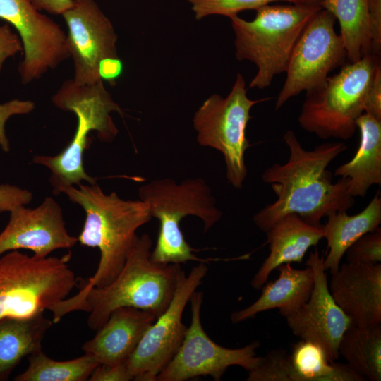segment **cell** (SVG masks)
I'll use <instances>...</instances> for the list:
<instances>
[{
  "label": "cell",
  "instance_id": "obj_23",
  "mask_svg": "<svg viewBox=\"0 0 381 381\" xmlns=\"http://www.w3.org/2000/svg\"><path fill=\"white\" fill-rule=\"evenodd\" d=\"M52 324L44 313L0 320V381L7 380L25 357L42 350L43 339Z\"/></svg>",
  "mask_w": 381,
  "mask_h": 381
},
{
  "label": "cell",
  "instance_id": "obj_14",
  "mask_svg": "<svg viewBox=\"0 0 381 381\" xmlns=\"http://www.w3.org/2000/svg\"><path fill=\"white\" fill-rule=\"evenodd\" d=\"M68 32L66 41L73 63V82L92 85L101 80L99 67L107 58L119 57L118 35L95 0H73L62 13Z\"/></svg>",
  "mask_w": 381,
  "mask_h": 381
},
{
  "label": "cell",
  "instance_id": "obj_3",
  "mask_svg": "<svg viewBox=\"0 0 381 381\" xmlns=\"http://www.w3.org/2000/svg\"><path fill=\"white\" fill-rule=\"evenodd\" d=\"M59 193L66 194L85 212L78 241L100 253L95 272L71 297L78 299L91 288L106 286L116 278L138 236L136 231L152 217L142 200H123L116 192L107 194L97 183L66 186Z\"/></svg>",
  "mask_w": 381,
  "mask_h": 381
},
{
  "label": "cell",
  "instance_id": "obj_32",
  "mask_svg": "<svg viewBox=\"0 0 381 381\" xmlns=\"http://www.w3.org/2000/svg\"><path fill=\"white\" fill-rule=\"evenodd\" d=\"M32 193L16 185L0 184V213L10 212L22 205L30 203Z\"/></svg>",
  "mask_w": 381,
  "mask_h": 381
},
{
  "label": "cell",
  "instance_id": "obj_30",
  "mask_svg": "<svg viewBox=\"0 0 381 381\" xmlns=\"http://www.w3.org/2000/svg\"><path fill=\"white\" fill-rule=\"evenodd\" d=\"M346 262L380 263L381 262V229L364 234L346 251Z\"/></svg>",
  "mask_w": 381,
  "mask_h": 381
},
{
  "label": "cell",
  "instance_id": "obj_15",
  "mask_svg": "<svg viewBox=\"0 0 381 381\" xmlns=\"http://www.w3.org/2000/svg\"><path fill=\"white\" fill-rule=\"evenodd\" d=\"M323 259L317 249L310 253L306 265L312 267L315 276L311 294L303 304L285 318L294 335L319 344L329 360L335 361L339 356L341 337L353 323L329 291Z\"/></svg>",
  "mask_w": 381,
  "mask_h": 381
},
{
  "label": "cell",
  "instance_id": "obj_31",
  "mask_svg": "<svg viewBox=\"0 0 381 381\" xmlns=\"http://www.w3.org/2000/svg\"><path fill=\"white\" fill-rule=\"evenodd\" d=\"M35 108V104L31 100L14 99L0 104V147L2 151H10L11 145L6 133L7 121L15 115L31 113Z\"/></svg>",
  "mask_w": 381,
  "mask_h": 381
},
{
  "label": "cell",
  "instance_id": "obj_6",
  "mask_svg": "<svg viewBox=\"0 0 381 381\" xmlns=\"http://www.w3.org/2000/svg\"><path fill=\"white\" fill-rule=\"evenodd\" d=\"M320 6L306 4H267L255 9V17L246 20L230 18L235 34V56L257 67L249 87H268L275 75L285 73L301 34Z\"/></svg>",
  "mask_w": 381,
  "mask_h": 381
},
{
  "label": "cell",
  "instance_id": "obj_24",
  "mask_svg": "<svg viewBox=\"0 0 381 381\" xmlns=\"http://www.w3.org/2000/svg\"><path fill=\"white\" fill-rule=\"evenodd\" d=\"M320 6L339 21L349 62L371 54L368 0H322Z\"/></svg>",
  "mask_w": 381,
  "mask_h": 381
},
{
  "label": "cell",
  "instance_id": "obj_38",
  "mask_svg": "<svg viewBox=\"0 0 381 381\" xmlns=\"http://www.w3.org/2000/svg\"><path fill=\"white\" fill-rule=\"evenodd\" d=\"M40 11H44L54 15H62L69 8L73 0H30Z\"/></svg>",
  "mask_w": 381,
  "mask_h": 381
},
{
  "label": "cell",
  "instance_id": "obj_26",
  "mask_svg": "<svg viewBox=\"0 0 381 381\" xmlns=\"http://www.w3.org/2000/svg\"><path fill=\"white\" fill-rule=\"evenodd\" d=\"M339 356L365 380H381V325L363 327L353 325L344 334Z\"/></svg>",
  "mask_w": 381,
  "mask_h": 381
},
{
  "label": "cell",
  "instance_id": "obj_19",
  "mask_svg": "<svg viewBox=\"0 0 381 381\" xmlns=\"http://www.w3.org/2000/svg\"><path fill=\"white\" fill-rule=\"evenodd\" d=\"M265 233L270 253L251 280L252 287L257 290L279 266L301 262L308 249L323 238L322 224H309L296 214L284 215Z\"/></svg>",
  "mask_w": 381,
  "mask_h": 381
},
{
  "label": "cell",
  "instance_id": "obj_13",
  "mask_svg": "<svg viewBox=\"0 0 381 381\" xmlns=\"http://www.w3.org/2000/svg\"><path fill=\"white\" fill-rule=\"evenodd\" d=\"M0 18L22 41L23 57L18 71L23 84L40 78L70 57L66 33L30 0H0Z\"/></svg>",
  "mask_w": 381,
  "mask_h": 381
},
{
  "label": "cell",
  "instance_id": "obj_22",
  "mask_svg": "<svg viewBox=\"0 0 381 381\" xmlns=\"http://www.w3.org/2000/svg\"><path fill=\"white\" fill-rule=\"evenodd\" d=\"M322 225L323 238L327 241V253L323 268L335 272L347 249L360 237L373 231L381 224V197L377 193L369 204L359 213L349 215L346 212L329 214Z\"/></svg>",
  "mask_w": 381,
  "mask_h": 381
},
{
  "label": "cell",
  "instance_id": "obj_20",
  "mask_svg": "<svg viewBox=\"0 0 381 381\" xmlns=\"http://www.w3.org/2000/svg\"><path fill=\"white\" fill-rule=\"evenodd\" d=\"M306 266L305 269H296L289 263L279 266L278 278L262 286L261 295L255 302L233 312L231 322H243L260 313L275 308L284 318L296 310L308 299L314 285L313 270Z\"/></svg>",
  "mask_w": 381,
  "mask_h": 381
},
{
  "label": "cell",
  "instance_id": "obj_4",
  "mask_svg": "<svg viewBox=\"0 0 381 381\" xmlns=\"http://www.w3.org/2000/svg\"><path fill=\"white\" fill-rule=\"evenodd\" d=\"M57 108L73 113L77 118L74 135L65 149L55 156L35 155L32 162L51 171L49 182L53 193L68 186L85 181L97 183L84 169L83 155L87 148L89 134L95 131L99 140L111 142L118 129L111 116L112 112L122 114L101 80L92 85H77L72 79L64 81L52 98Z\"/></svg>",
  "mask_w": 381,
  "mask_h": 381
},
{
  "label": "cell",
  "instance_id": "obj_35",
  "mask_svg": "<svg viewBox=\"0 0 381 381\" xmlns=\"http://www.w3.org/2000/svg\"><path fill=\"white\" fill-rule=\"evenodd\" d=\"M364 113L381 121V65L375 71L371 83L367 91Z\"/></svg>",
  "mask_w": 381,
  "mask_h": 381
},
{
  "label": "cell",
  "instance_id": "obj_27",
  "mask_svg": "<svg viewBox=\"0 0 381 381\" xmlns=\"http://www.w3.org/2000/svg\"><path fill=\"white\" fill-rule=\"evenodd\" d=\"M25 370L15 377L16 381H85L99 363L88 354L76 358L56 361L42 350L28 356Z\"/></svg>",
  "mask_w": 381,
  "mask_h": 381
},
{
  "label": "cell",
  "instance_id": "obj_9",
  "mask_svg": "<svg viewBox=\"0 0 381 381\" xmlns=\"http://www.w3.org/2000/svg\"><path fill=\"white\" fill-rule=\"evenodd\" d=\"M270 98L251 99L247 96L246 81L238 73L226 97L213 94L195 111L193 123L197 141L219 151L226 164L228 181L241 188L247 176L245 152L250 146L246 130L251 119L250 109Z\"/></svg>",
  "mask_w": 381,
  "mask_h": 381
},
{
  "label": "cell",
  "instance_id": "obj_21",
  "mask_svg": "<svg viewBox=\"0 0 381 381\" xmlns=\"http://www.w3.org/2000/svg\"><path fill=\"white\" fill-rule=\"evenodd\" d=\"M358 150L351 160L337 168L334 176L348 179V193L364 198L372 186L381 184V121L363 113L356 121Z\"/></svg>",
  "mask_w": 381,
  "mask_h": 381
},
{
  "label": "cell",
  "instance_id": "obj_16",
  "mask_svg": "<svg viewBox=\"0 0 381 381\" xmlns=\"http://www.w3.org/2000/svg\"><path fill=\"white\" fill-rule=\"evenodd\" d=\"M22 205L11 211L8 224L0 233V257L19 249L44 258L58 249L73 248L78 238L68 234L61 207L46 197L35 208Z\"/></svg>",
  "mask_w": 381,
  "mask_h": 381
},
{
  "label": "cell",
  "instance_id": "obj_39",
  "mask_svg": "<svg viewBox=\"0 0 381 381\" xmlns=\"http://www.w3.org/2000/svg\"><path fill=\"white\" fill-rule=\"evenodd\" d=\"M322 0H303V4L320 6Z\"/></svg>",
  "mask_w": 381,
  "mask_h": 381
},
{
  "label": "cell",
  "instance_id": "obj_1",
  "mask_svg": "<svg viewBox=\"0 0 381 381\" xmlns=\"http://www.w3.org/2000/svg\"><path fill=\"white\" fill-rule=\"evenodd\" d=\"M283 139L289 157L284 164L274 163L262 174V181L277 200L253 217L255 226L265 232L287 214H296L309 224L320 226V220L336 212H347L355 203L348 193V179L332 181L329 164L347 147L341 142H328L313 150L304 149L295 133L288 130Z\"/></svg>",
  "mask_w": 381,
  "mask_h": 381
},
{
  "label": "cell",
  "instance_id": "obj_17",
  "mask_svg": "<svg viewBox=\"0 0 381 381\" xmlns=\"http://www.w3.org/2000/svg\"><path fill=\"white\" fill-rule=\"evenodd\" d=\"M329 291L354 325H381V264L345 262L331 274Z\"/></svg>",
  "mask_w": 381,
  "mask_h": 381
},
{
  "label": "cell",
  "instance_id": "obj_11",
  "mask_svg": "<svg viewBox=\"0 0 381 381\" xmlns=\"http://www.w3.org/2000/svg\"><path fill=\"white\" fill-rule=\"evenodd\" d=\"M191 320L183 341L157 381H184L199 376H211L219 381L226 370L238 365L248 372L258 364L260 356L257 341L241 348L229 349L213 341L205 332L201 322L203 294L195 291L190 298Z\"/></svg>",
  "mask_w": 381,
  "mask_h": 381
},
{
  "label": "cell",
  "instance_id": "obj_37",
  "mask_svg": "<svg viewBox=\"0 0 381 381\" xmlns=\"http://www.w3.org/2000/svg\"><path fill=\"white\" fill-rule=\"evenodd\" d=\"M122 71L123 63L119 57L105 59L101 61L99 67L101 79L106 80L111 85L115 84Z\"/></svg>",
  "mask_w": 381,
  "mask_h": 381
},
{
  "label": "cell",
  "instance_id": "obj_33",
  "mask_svg": "<svg viewBox=\"0 0 381 381\" xmlns=\"http://www.w3.org/2000/svg\"><path fill=\"white\" fill-rule=\"evenodd\" d=\"M23 52V43L16 31L8 23L0 24V73L8 59Z\"/></svg>",
  "mask_w": 381,
  "mask_h": 381
},
{
  "label": "cell",
  "instance_id": "obj_2",
  "mask_svg": "<svg viewBox=\"0 0 381 381\" xmlns=\"http://www.w3.org/2000/svg\"><path fill=\"white\" fill-rule=\"evenodd\" d=\"M152 241L148 234L138 236L125 264L108 285L93 287L78 299L65 298L49 311L53 322L73 311L89 313L90 329H98L115 309L132 307L160 315L168 307L176 289L180 264H161L150 259Z\"/></svg>",
  "mask_w": 381,
  "mask_h": 381
},
{
  "label": "cell",
  "instance_id": "obj_36",
  "mask_svg": "<svg viewBox=\"0 0 381 381\" xmlns=\"http://www.w3.org/2000/svg\"><path fill=\"white\" fill-rule=\"evenodd\" d=\"M371 54L380 56L381 52V0H368Z\"/></svg>",
  "mask_w": 381,
  "mask_h": 381
},
{
  "label": "cell",
  "instance_id": "obj_10",
  "mask_svg": "<svg viewBox=\"0 0 381 381\" xmlns=\"http://www.w3.org/2000/svg\"><path fill=\"white\" fill-rule=\"evenodd\" d=\"M335 23V17L322 8L307 23L292 51L275 110L293 97L321 85L332 71L346 63V51Z\"/></svg>",
  "mask_w": 381,
  "mask_h": 381
},
{
  "label": "cell",
  "instance_id": "obj_7",
  "mask_svg": "<svg viewBox=\"0 0 381 381\" xmlns=\"http://www.w3.org/2000/svg\"><path fill=\"white\" fill-rule=\"evenodd\" d=\"M71 255L29 256L18 250L0 257V320L44 313L67 298L77 285Z\"/></svg>",
  "mask_w": 381,
  "mask_h": 381
},
{
  "label": "cell",
  "instance_id": "obj_25",
  "mask_svg": "<svg viewBox=\"0 0 381 381\" xmlns=\"http://www.w3.org/2000/svg\"><path fill=\"white\" fill-rule=\"evenodd\" d=\"M294 381H363L346 363L331 361L322 346L302 340L289 353Z\"/></svg>",
  "mask_w": 381,
  "mask_h": 381
},
{
  "label": "cell",
  "instance_id": "obj_8",
  "mask_svg": "<svg viewBox=\"0 0 381 381\" xmlns=\"http://www.w3.org/2000/svg\"><path fill=\"white\" fill-rule=\"evenodd\" d=\"M380 64V56L366 54L344 64L339 73L306 92L298 117L300 126L322 139H350L364 113L367 91Z\"/></svg>",
  "mask_w": 381,
  "mask_h": 381
},
{
  "label": "cell",
  "instance_id": "obj_34",
  "mask_svg": "<svg viewBox=\"0 0 381 381\" xmlns=\"http://www.w3.org/2000/svg\"><path fill=\"white\" fill-rule=\"evenodd\" d=\"M89 381L133 380L126 361L114 365L99 364L90 375Z\"/></svg>",
  "mask_w": 381,
  "mask_h": 381
},
{
  "label": "cell",
  "instance_id": "obj_18",
  "mask_svg": "<svg viewBox=\"0 0 381 381\" xmlns=\"http://www.w3.org/2000/svg\"><path fill=\"white\" fill-rule=\"evenodd\" d=\"M156 318L147 310L132 307L116 308L97 329L96 334L84 343L82 349L99 364L114 365L123 362Z\"/></svg>",
  "mask_w": 381,
  "mask_h": 381
},
{
  "label": "cell",
  "instance_id": "obj_28",
  "mask_svg": "<svg viewBox=\"0 0 381 381\" xmlns=\"http://www.w3.org/2000/svg\"><path fill=\"white\" fill-rule=\"evenodd\" d=\"M188 1L191 5L196 20H201L212 15L224 16L230 18L242 11L255 10L277 1L303 4V0H188Z\"/></svg>",
  "mask_w": 381,
  "mask_h": 381
},
{
  "label": "cell",
  "instance_id": "obj_12",
  "mask_svg": "<svg viewBox=\"0 0 381 381\" xmlns=\"http://www.w3.org/2000/svg\"><path fill=\"white\" fill-rule=\"evenodd\" d=\"M207 270L205 262H201L188 275L181 270L168 307L146 329L126 360L133 380L156 381L157 375L174 356L187 329L181 320L183 310Z\"/></svg>",
  "mask_w": 381,
  "mask_h": 381
},
{
  "label": "cell",
  "instance_id": "obj_5",
  "mask_svg": "<svg viewBox=\"0 0 381 381\" xmlns=\"http://www.w3.org/2000/svg\"><path fill=\"white\" fill-rule=\"evenodd\" d=\"M140 200L144 202L152 217L160 222L157 243L150 259L161 264H181L188 261L208 262L214 259L197 257L186 242L180 222L188 215L202 220L204 231L214 226L222 212L217 207L215 198L207 183L200 178L186 179L178 184L169 178L157 179L141 186Z\"/></svg>",
  "mask_w": 381,
  "mask_h": 381
},
{
  "label": "cell",
  "instance_id": "obj_29",
  "mask_svg": "<svg viewBox=\"0 0 381 381\" xmlns=\"http://www.w3.org/2000/svg\"><path fill=\"white\" fill-rule=\"evenodd\" d=\"M248 373V381H294L289 355L284 349L260 356L257 365Z\"/></svg>",
  "mask_w": 381,
  "mask_h": 381
}]
</instances>
